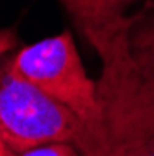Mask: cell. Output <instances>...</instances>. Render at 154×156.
<instances>
[{
  "label": "cell",
  "mask_w": 154,
  "mask_h": 156,
  "mask_svg": "<svg viewBox=\"0 0 154 156\" xmlns=\"http://www.w3.org/2000/svg\"><path fill=\"white\" fill-rule=\"evenodd\" d=\"M9 65L52 99L72 110L87 125L106 154H115L117 147L108 132L99 86L86 74L69 32L23 48Z\"/></svg>",
  "instance_id": "cell-3"
},
{
  "label": "cell",
  "mask_w": 154,
  "mask_h": 156,
  "mask_svg": "<svg viewBox=\"0 0 154 156\" xmlns=\"http://www.w3.org/2000/svg\"><path fill=\"white\" fill-rule=\"evenodd\" d=\"M15 45V35L11 30H4L0 32V56L4 52H8L11 47ZM0 80H2V71H0Z\"/></svg>",
  "instance_id": "cell-7"
},
{
  "label": "cell",
  "mask_w": 154,
  "mask_h": 156,
  "mask_svg": "<svg viewBox=\"0 0 154 156\" xmlns=\"http://www.w3.org/2000/svg\"><path fill=\"white\" fill-rule=\"evenodd\" d=\"M113 156H154V136L138 141H128L115 151Z\"/></svg>",
  "instance_id": "cell-6"
},
{
  "label": "cell",
  "mask_w": 154,
  "mask_h": 156,
  "mask_svg": "<svg viewBox=\"0 0 154 156\" xmlns=\"http://www.w3.org/2000/svg\"><path fill=\"white\" fill-rule=\"evenodd\" d=\"M128 47L139 78V113L143 138L154 136V11L134 17Z\"/></svg>",
  "instance_id": "cell-4"
},
{
  "label": "cell",
  "mask_w": 154,
  "mask_h": 156,
  "mask_svg": "<svg viewBox=\"0 0 154 156\" xmlns=\"http://www.w3.org/2000/svg\"><path fill=\"white\" fill-rule=\"evenodd\" d=\"M0 156H15V152H13V151H9L2 141H0Z\"/></svg>",
  "instance_id": "cell-8"
},
{
  "label": "cell",
  "mask_w": 154,
  "mask_h": 156,
  "mask_svg": "<svg viewBox=\"0 0 154 156\" xmlns=\"http://www.w3.org/2000/svg\"><path fill=\"white\" fill-rule=\"evenodd\" d=\"M72 23L102 60L99 99L115 147L145 140L139 113V78L128 35L134 17L124 9L138 0H60Z\"/></svg>",
  "instance_id": "cell-1"
},
{
  "label": "cell",
  "mask_w": 154,
  "mask_h": 156,
  "mask_svg": "<svg viewBox=\"0 0 154 156\" xmlns=\"http://www.w3.org/2000/svg\"><path fill=\"white\" fill-rule=\"evenodd\" d=\"M15 156H80L78 149L71 143H47L28 149L24 152H15Z\"/></svg>",
  "instance_id": "cell-5"
},
{
  "label": "cell",
  "mask_w": 154,
  "mask_h": 156,
  "mask_svg": "<svg viewBox=\"0 0 154 156\" xmlns=\"http://www.w3.org/2000/svg\"><path fill=\"white\" fill-rule=\"evenodd\" d=\"M0 141L13 152L71 143L84 156H108L87 125L8 65L0 80Z\"/></svg>",
  "instance_id": "cell-2"
}]
</instances>
